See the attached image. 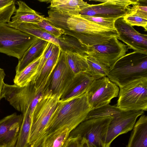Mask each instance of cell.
<instances>
[{
	"label": "cell",
	"mask_w": 147,
	"mask_h": 147,
	"mask_svg": "<svg viewBox=\"0 0 147 147\" xmlns=\"http://www.w3.org/2000/svg\"><path fill=\"white\" fill-rule=\"evenodd\" d=\"M50 22L63 29L65 34L72 36L87 47L99 44L112 38H117L116 29L100 26L81 16L54 11Z\"/></svg>",
	"instance_id": "1"
},
{
	"label": "cell",
	"mask_w": 147,
	"mask_h": 147,
	"mask_svg": "<svg viewBox=\"0 0 147 147\" xmlns=\"http://www.w3.org/2000/svg\"><path fill=\"white\" fill-rule=\"evenodd\" d=\"M92 109L86 93L69 99H60L46 127L45 134L65 126L71 132L85 120Z\"/></svg>",
	"instance_id": "2"
},
{
	"label": "cell",
	"mask_w": 147,
	"mask_h": 147,
	"mask_svg": "<svg viewBox=\"0 0 147 147\" xmlns=\"http://www.w3.org/2000/svg\"><path fill=\"white\" fill-rule=\"evenodd\" d=\"M107 77L120 88L147 78V54L135 51L125 54L109 68Z\"/></svg>",
	"instance_id": "3"
},
{
	"label": "cell",
	"mask_w": 147,
	"mask_h": 147,
	"mask_svg": "<svg viewBox=\"0 0 147 147\" xmlns=\"http://www.w3.org/2000/svg\"><path fill=\"white\" fill-rule=\"evenodd\" d=\"M47 90L36 91L32 81L24 86L4 83L1 92V98H4L16 110L22 114L29 110L32 116L37 105L42 99Z\"/></svg>",
	"instance_id": "4"
},
{
	"label": "cell",
	"mask_w": 147,
	"mask_h": 147,
	"mask_svg": "<svg viewBox=\"0 0 147 147\" xmlns=\"http://www.w3.org/2000/svg\"><path fill=\"white\" fill-rule=\"evenodd\" d=\"M38 38L0 22V53L19 60Z\"/></svg>",
	"instance_id": "5"
},
{
	"label": "cell",
	"mask_w": 147,
	"mask_h": 147,
	"mask_svg": "<svg viewBox=\"0 0 147 147\" xmlns=\"http://www.w3.org/2000/svg\"><path fill=\"white\" fill-rule=\"evenodd\" d=\"M60 99L49 88L38 103L32 115L30 145L45 135L46 127Z\"/></svg>",
	"instance_id": "6"
},
{
	"label": "cell",
	"mask_w": 147,
	"mask_h": 147,
	"mask_svg": "<svg viewBox=\"0 0 147 147\" xmlns=\"http://www.w3.org/2000/svg\"><path fill=\"white\" fill-rule=\"evenodd\" d=\"M113 118L106 116L85 120L70 132L69 136L80 137L88 147H104L108 127Z\"/></svg>",
	"instance_id": "7"
},
{
	"label": "cell",
	"mask_w": 147,
	"mask_h": 147,
	"mask_svg": "<svg viewBox=\"0 0 147 147\" xmlns=\"http://www.w3.org/2000/svg\"><path fill=\"white\" fill-rule=\"evenodd\" d=\"M117 106L125 111L147 110V78L120 88Z\"/></svg>",
	"instance_id": "8"
},
{
	"label": "cell",
	"mask_w": 147,
	"mask_h": 147,
	"mask_svg": "<svg viewBox=\"0 0 147 147\" xmlns=\"http://www.w3.org/2000/svg\"><path fill=\"white\" fill-rule=\"evenodd\" d=\"M129 47L113 37L101 43L88 47L87 55L109 68L126 54Z\"/></svg>",
	"instance_id": "9"
},
{
	"label": "cell",
	"mask_w": 147,
	"mask_h": 147,
	"mask_svg": "<svg viewBox=\"0 0 147 147\" xmlns=\"http://www.w3.org/2000/svg\"><path fill=\"white\" fill-rule=\"evenodd\" d=\"M119 88L107 76L94 80L86 93L88 102L92 109L109 104L117 97Z\"/></svg>",
	"instance_id": "10"
},
{
	"label": "cell",
	"mask_w": 147,
	"mask_h": 147,
	"mask_svg": "<svg viewBox=\"0 0 147 147\" xmlns=\"http://www.w3.org/2000/svg\"><path fill=\"white\" fill-rule=\"evenodd\" d=\"M139 0H105L97 4L90 5L79 12L81 16L101 17L117 19L123 18L130 11L131 5Z\"/></svg>",
	"instance_id": "11"
},
{
	"label": "cell",
	"mask_w": 147,
	"mask_h": 147,
	"mask_svg": "<svg viewBox=\"0 0 147 147\" xmlns=\"http://www.w3.org/2000/svg\"><path fill=\"white\" fill-rule=\"evenodd\" d=\"M76 77L68 64L65 52L61 50L57 63L51 79L49 89L61 99L67 94Z\"/></svg>",
	"instance_id": "12"
},
{
	"label": "cell",
	"mask_w": 147,
	"mask_h": 147,
	"mask_svg": "<svg viewBox=\"0 0 147 147\" xmlns=\"http://www.w3.org/2000/svg\"><path fill=\"white\" fill-rule=\"evenodd\" d=\"M144 113V111L142 110H123L113 117L108 127L104 147H109L119 136L132 130L137 118Z\"/></svg>",
	"instance_id": "13"
},
{
	"label": "cell",
	"mask_w": 147,
	"mask_h": 147,
	"mask_svg": "<svg viewBox=\"0 0 147 147\" xmlns=\"http://www.w3.org/2000/svg\"><path fill=\"white\" fill-rule=\"evenodd\" d=\"M115 27L119 36L117 38L135 51L147 54V35L141 34L126 23L123 18L116 20Z\"/></svg>",
	"instance_id": "14"
},
{
	"label": "cell",
	"mask_w": 147,
	"mask_h": 147,
	"mask_svg": "<svg viewBox=\"0 0 147 147\" xmlns=\"http://www.w3.org/2000/svg\"><path fill=\"white\" fill-rule=\"evenodd\" d=\"M22 119L14 113L0 120V147H15Z\"/></svg>",
	"instance_id": "15"
},
{
	"label": "cell",
	"mask_w": 147,
	"mask_h": 147,
	"mask_svg": "<svg viewBox=\"0 0 147 147\" xmlns=\"http://www.w3.org/2000/svg\"><path fill=\"white\" fill-rule=\"evenodd\" d=\"M60 52V47L56 45L52 55L46 62L38 78L35 81H32L36 91H44L49 88L51 79Z\"/></svg>",
	"instance_id": "16"
},
{
	"label": "cell",
	"mask_w": 147,
	"mask_h": 147,
	"mask_svg": "<svg viewBox=\"0 0 147 147\" xmlns=\"http://www.w3.org/2000/svg\"><path fill=\"white\" fill-rule=\"evenodd\" d=\"M10 26L36 38L60 46L61 44L60 37H55L35 24L12 22L7 23Z\"/></svg>",
	"instance_id": "17"
},
{
	"label": "cell",
	"mask_w": 147,
	"mask_h": 147,
	"mask_svg": "<svg viewBox=\"0 0 147 147\" xmlns=\"http://www.w3.org/2000/svg\"><path fill=\"white\" fill-rule=\"evenodd\" d=\"M48 42L38 38L19 60L16 67V74L20 73L28 64L41 56Z\"/></svg>",
	"instance_id": "18"
},
{
	"label": "cell",
	"mask_w": 147,
	"mask_h": 147,
	"mask_svg": "<svg viewBox=\"0 0 147 147\" xmlns=\"http://www.w3.org/2000/svg\"><path fill=\"white\" fill-rule=\"evenodd\" d=\"M131 132L127 147H147V116H140Z\"/></svg>",
	"instance_id": "19"
},
{
	"label": "cell",
	"mask_w": 147,
	"mask_h": 147,
	"mask_svg": "<svg viewBox=\"0 0 147 147\" xmlns=\"http://www.w3.org/2000/svg\"><path fill=\"white\" fill-rule=\"evenodd\" d=\"M18 7L11 17L12 22L36 24L44 20L45 18L30 8L24 1H17Z\"/></svg>",
	"instance_id": "20"
},
{
	"label": "cell",
	"mask_w": 147,
	"mask_h": 147,
	"mask_svg": "<svg viewBox=\"0 0 147 147\" xmlns=\"http://www.w3.org/2000/svg\"><path fill=\"white\" fill-rule=\"evenodd\" d=\"M48 8L60 12L73 15H79L83 9L89 6L82 0H51Z\"/></svg>",
	"instance_id": "21"
},
{
	"label": "cell",
	"mask_w": 147,
	"mask_h": 147,
	"mask_svg": "<svg viewBox=\"0 0 147 147\" xmlns=\"http://www.w3.org/2000/svg\"><path fill=\"white\" fill-rule=\"evenodd\" d=\"M95 78L87 72L76 76L75 80L65 96L61 99L67 100L81 96L86 93Z\"/></svg>",
	"instance_id": "22"
},
{
	"label": "cell",
	"mask_w": 147,
	"mask_h": 147,
	"mask_svg": "<svg viewBox=\"0 0 147 147\" xmlns=\"http://www.w3.org/2000/svg\"><path fill=\"white\" fill-rule=\"evenodd\" d=\"M70 132L67 127L65 126L46 134L43 147H64Z\"/></svg>",
	"instance_id": "23"
},
{
	"label": "cell",
	"mask_w": 147,
	"mask_h": 147,
	"mask_svg": "<svg viewBox=\"0 0 147 147\" xmlns=\"http://www.w3.org/2000/svg\"><path fill=\"white\" fill-rule=\"evenodd\" d=\"M68 64L75 75L87 72L88 69L87 55L65 51Z\"/></svg>",
	"instance_id": "24"
},
{
	"label": "cell",
	"mask_w": 147,
	"mask_h": 147,
	"mask_svg": "<svg viewBox=\"0 0 147 147\" xmlns=\"http://www.w3.org/2000/svg\"><path fill=\"white\" fill-rule=\"evenodd\" d=\"M42 55L28 64L20 73L16 74L13 80L15 84L24 86L28 84L33 80L36 72Z\"/></svg>",
	"instance_id": "25"
},
{
	"label": "cell",
	"mask_w": 147,
	"mask_h": 147,
	"mask_svg": "<svg viewBox=\"0 0 147 147\" xmlns=\"http://www.w3.org/2000/svg\"><path fill=\"white\" fill-rule=\"evenodd\" d=\"M23 119L15 147H29L32 115L29 110L22 114Z\"/></svg>",
	"instance_id": "26"
},
{
	"label": "cell",
	"mask_w": 147,
	"mask_h": 147,
	"mask_svg": "<svg viewBox=\"0 0 147 147\" xmlns=\"http://www.w3.org/2000/svg\"><path fill=\"white\" fill-rule=\"evenodd\" d=\"M123 110L117 106L107 105L92 109L88 113L85 120L106 116L113 117Z\"/></svg>",
	"instance_id": "27"
},
{
	"label": "cell",
	"mask_w": 147,
	"mask_h": 147,
	"mask_svg": "<svg viewBox=\"0 0 147 147\" xmlns=\"http://www.w3.org/2000/svg\"><path fill=\"white\" fill-rule=\"evenodd\" d=\"M86 60L88 65L87 73L96 79L107 76L109 71V67L88 55Z\"/></svg>",
	"instance_id": "28"
},
{
	"label": "cell",
	"mask_w": 147,
	"mask_h": 147,
	"mask_svg": "<svg viewBox=\"0 0 147 147\" xmlns=\"http://www.w3.org/2000/svg\"><path fill=\"white\" fill-rule=\"evenodd\" d=\"M14 0H0V22L8 23L16 9Z\"/></svg>",
	"instance_id": "29"
},
{
	"label": "cell",
	"mask_w": 147,
	"mask_h": 147,
	"mask_svg": "<svg viewBox=\"0 0 147 147\" xmlns=\"http://www.w3.org/2000/svg\"><path fill=\"white\" fill-rule=\"evenodd\" d=\"M35 24L57 38L64 34L65 33V31L63 29L56 27L46 20L45 18L43 20Z\"/></svg>",
	"instance_id": "30"
},
{
	"label": "cell",
	"mask_w": 147,
	"mask_h": 147,
	"mask_svg": "<svg viewBox=\"0 0 147 147\" xmlns=\"http://www.w3.org/2000/svg\"><path fill=\"white\" fill-rule=\"evenodd\" d=\"M55 45L52 43L48 42L39 62L35 75L32 81H35L38 78L46 62L52 55Z\"/></svg>",
	"instance_id": "31"
},
{
	"label": "cell",
	"mask_w": 147,
	"mask_h": 147,
	"mask_svg": "<svg viewBox=\"0 0 147 147\" xmlns=\"http://www.w3.org/2000/svg\"><path fill=\"white\" fill-rule=\"evenodd\" d=\"M82 18L100 26L109 28L115 29V22L117 19L99 17L83 16Z\"/></svg>",
	"instance_id": "32"
},
{
	"label": "cell",
	"mask_w": 147,
	"mask_h": 147,
	"mask_svg": "<svg viewBox=\"0 0 147 147\" xmlns=\"http://www.w3.org/2000/svg\"><path fill=\"white\" fill-rule=\"evenodd\" d=\"M123 20L128 24L133 26H137L143 27L147 30V19L134 14L127 13L123 18Z\"/></svg>",
	"instance_id": "33"
},
{
	"label": "cell",
	"mask_w": 147,
	"mask_h": 147,
	"mask_svg": "<svg viewBox=\"0 0 147 147\" xmlns=\"http://www.w3.org/2000/svg\"><path fill=\"white\" fill-rule=\"evenodd\" d=\"M138 1L132 5V6L131 7L130 11L128 13L134 14L147 19V6L140 5Z\"/></svg>",
	"instance_id": "34"
},
{
	"label": "cell",
	"mask_w": 147,
	"mask_h": 147,
	"mask_svg": "<svg viewBox=\"0 0 147 147\" xmlns=\"http://www.w3.org/2000/svg\"><path fill=\"white\" fill-rule=\"evenodd\" d=\"M81 140L79 136H69L64 147H79Z\"/></svg>",
	"instance_id": "35"
},
{
	"label": "cell",
	"mask_w": 147,
	"mask_h": 147,
	"mask_svg": "<svg viewBox=\"0 0 147 147\" xmlns=\"http://www.w3.org/2000/svg\"><path fill=\"white\" fill-rule=\"evenodd\" d=\"M46 134H45L31 144L29 147H43V143Z\"/></svg>",
	"instance_id": "36"
},
{
	"label": "cell",
	"mask_w": 147,
	"mask_h": 147,
	"mask_svg": "<svg viewBox=\"0 0 147 147\" xmlns=\"http://www.w3.org/2000/svg\"><path fill=\"white\" fill-rule=\"evenodd\" d=\"M5 76L4 70L0 67V100L2 98L1 92L4 84V79Z\"/></svg>",
	"instance_id": "37"
},
{
	"label": "cell",
	"mask_w": 147,
	"mask_h": 147,
	"mask_svg": "<svg viewBox=\"0 0 147 147\" xmlns=\"http://www.w3.org/2000/svg\"><path fill=\"white\" fill-rule=\"evenodd\" d=\"M79 147H88L85 141L82 139H81Z\"/></svg>",
	"instance_id": "38"
}]
</instances>
